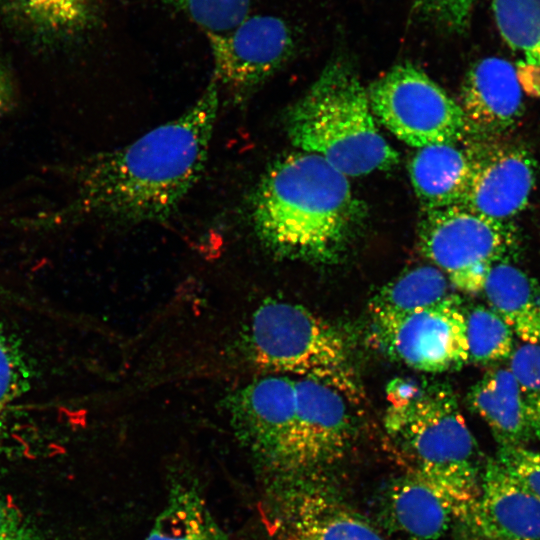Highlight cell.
I'll list each match as a JSON object with an SVG mask.
<instances>
[{
  "label": "cell",
  "instance_id": "obj_29",
  "mask_svg": "<svg viewBox=\"0 0 540 540\" xmlns=\"http://www.w3.org/2000/svg\"><path fill=\"white\" fill-rule=\"evenodd\" d=\"M21 372L16 351L5 336L0 333V415L20 391Z\"/></svg>",
  "mask_w": 540,
  "mask_h": 540
},
{
  "label": "cell",
  "instance_id": "obj_18",
  "mask_svg": "<svg viewBox=\"0 0 540 540\" xmlns=\"http://www.w3.org/2000/svg\"><path fill=\"white\" fill-rule=\"evenodd\" d=\"M409 176L423 211L461 205L469 177V159L458 143L419 148Z\"/></svg>",
  "mask_w": 540,
  "mask_h": 540
},
{
  "label": "cell",
  "instance_id": "obj_25",
  "mask_svg": "<svg viewBox=\"0 0 540 540\" xmlns=\"http://www.w3.org/2000/svg\"><path fill=\"white\" fill-rule=\"evenodd\" d=\"M208 35L229 32L248 15L251 0H162Z\"/></svg>",
  "mask_w": 540,
  "mask_h": 540
},
{
  "label": "cell",
  "instance_id": "obj_28",
  "mask_svg": "<svg viewBox=\"0 0 540 540\" xmlns=\"http://www.w3.org/2000/svg\"><path fill=\"white\" fill-rule=\"evenodd\" d=\"M476 0H416L418 11L437 27L451 33L464 32Z\"/></svg>",
  "mask_w": 540,
  "mask_h": 540
},
{
  "label": "cell",
  "instance_id": "obj_16",
  "mask_svg": "<svg viewBox=\"0 0 540 540\" xmlns=\"http://www.w3.org/2000/svg\"><path fill=\"white\" fill-rule=\"evenodd\" d=\"M380 510L388 527L410 540H438L463 516L447 493L412 471L386 486Z\"/></svg>",
  "mask_w": 540,
  "mask_h": 540
},
{
  "label": "cell",
  "instance_id": "obj_9",
  "mask_svg": "<svg viewBox=\"0 0 540 540\" xmlns=\"http://www.w3.org/2000/svg\"><path fill=\"white\" fill-rule=\"evenodd\" d=\"M233 429L265 483L286 475L297 410L295 377L270 374L228 400Z\"/></svg>",
  "mask_w": 540,
  "mask_h": 540
},
{
  "label": "cell",
  "instance_id": "obj_5",
  "mask_svg": "<svg viewBox=\"0 0 540 540\" xmlns=\"http://www.w3.org/2000/svg\"><path fill=\"white\" fill-rule=\"evenodd\" d=\"M248 348L257 366L272 374L313 378L360 396L344 336L302 305L270 300L253 314Z\"/></svg>",
  "mask_w": 540,
  "mask_h": 540
},
{
  "label": "cell",
  "instance_id": "obj_31",
  "mask_svg": "<svg viewBox=\"0 0 540 540\" xmlns=\"http://www.w3.org/2000/svg\"><path fill=\"white\" fill-rule=\"evenodd\" d=\"M16 101V87L12 75L0 58V117L8 113Z\"/></svg>",
  "mask_w": 540,
  "mask_h": 540
},
{
  "label": "cell",
  "instance_id": "obj_4",
  "mask_svg": "<svg viewBox=\"0 0 540 540\" xmlns=\"http://www.w3.org/2000/svg\"><path fill=\"white\" fill-rule=\"evenodd\" d=\"M286 131L298 150L325 159L347 177L385 171L399 153L381 135L368 93L344 57L328 62L285 116Z\"/></svg>",
  "mask_w": 540,
  "mask_h": 540
},
{
  "label": "cell",
  "instance_id": "obj_21",
  "mask_svg": "<svg viewBox=\"0 0 540 540\" xmlns=\"http://www.w3.org/2000/svg\"><path fill=\"white\" fill-rule=\"evenodd\" d=\"M498 30L518 55L523 88L540 98V0H493Z\"/></svg>",
  "mask_w": 540,
  "mask_h": 540
},
{
  "label": "cell",
  "instance_id": "obj_17",
  "mask_svg": "<svg viewBox=\"0 0 540 540\" xmlns=\"http://www.w3.org/2000/svg\"><path fill=\"white\" fill-rule=\"evenodd\" d=\"M144 540H230L196 476H169L164 505Z\"/></svg>",
  "mask_w": 540,
  "mask_h": 540
},
{
  "label": "cell",
  "instance_id": "obj_7",
  "mask_svg": "<svg viewBox=\"0 0 540 540\" xmlns=\"http://www.w3.org/2000/svg\"><path fill=\"white\" fill-rule=\"evenodd\" d=\"M367 93L375 119L410 146L458 143L467 137L459 103L412 63L395 65Z\"/></svg>",
  "mask_w": 540,
  "mask_h": 540
},
{
  "label": "cell",
  "instance_id": "obj_2",
  "mask_svg": "<svg viewBox=\"0 0 540 540\" xmlns=\"http://www.w3.org/2000/svg\"><path fill=\"white\" fill-rule=\"evenodd\" d=\"M260 242L281 258L336 262L366 218L348 177L317 154L301 150L277 157L262 174L250 202Z\"/></svg>",
  "mask_w": 540,
  "mask_h": 540
},
{
  "label": "cell",
  "instance_id": "obj_27",
  "mask_svg": "<svg viewBox=\"0 0 540 540\" xmlns=\"http://www.w3.org/2000/svg\"><path fill=\"white\" fill-rule=\"evenodd\" d=\"M495 458L521 485L540 500V452L525 445L498 446Z\"/></svg>",
  "mask_w": 540,
  "mask_h": 540
},
{
  "label": "cell",
  "instance_id": "obj_10",
  "mask_svg": "<svg viewBox=\"0 0 540 540\" xmlns=\"http://www.w3.org/2000/svg\"><path fill=\"white\" fill-rule=\"evenodd\" d=\"M383 350L418 371L442 373L469 361L466 313L457 296L412 313L372 317Z\"/></svg>",
  "mask_w": 540,
  "mask_h": 540
},
{
  "label": "cell",
  "instance_id": "obj_13",
  "mask_svg": "<svg viewBox=\"0 0 540 540\" xmlns=\"http://www.w3.org/2000/svg\"><path fill=\"white\" fill-rule=\"evenodd\" d=\"M465 148L469 177L461 205L493 221L511 223L527 206L534 189L531 154L503 137L471 138Z\"/></svg>",
  "mask_w": 540,
  "mask_h": 540
},
{
  "label": "cell",
  "instance_id": "obj_24",
  "mask_svg": "<svg viewBox=\"0 0 540 540\" xmlns=\"http://www.w3.org/2000/svg\"><path fill=\"white\" fill-rule=\"evenodd\" d=\"M469 360L487 364L511 357L513 332L490 307L478 305L466 313Z\"/></svg>",
  "mask_w": 540,
  "mask_h": 540
},
{
  "label": "cell",
  "instance_id": "obj_23",
  "mask_svg": "<svg viewBox=\"0 0 540 540\" xmlns=\"http://www.w3.org/2000/svg\"><path fill=\"white\" fill-rule=\"evenodd\" d=\"M20 16L38 33L69 36L92 19L93 0H11Z\"/></svg>",
  "mask_w": 540,
  "mask_h": 540
},
{
  "label": "cell",
  "instance_id": "obj_3",
  "mask_svg": "<svg viewBox=\"0 0 540 540\" xmlns=\"http://www.w3.org/2000/svg\"><path fill=\"white\" fill-rule=\"evenodd\" d=\"M387 398L383 424L391 446L408 471L447 493L463 518L479 495L483 467L454 392L439 383L397 379Z\"/></svg>",
  "mask_w": 540,
  "mask_h": 540
},
{
  "label": "cell",
  "instance_id": "obj_11",
  "mask_svg": "<svg viewBox=\"0 0 540 540\" xmlns=\"http://www.w3.org/2000/svg\"><path fill=\"white\" fill-rule=\"evenodd\" d=\"M295 383L297 410L290 457L286 475L279 480L320 475L344 458L356 432L352 401L344 393L313 378H295Z\"/></svg>",
  "mask_w": 540,
  "mask_h": 540
},
{
  "label": "cell",
  "instance_id": "obj_20",
  "mask_svg": "<svg viewBox=\"0 0 540 540\" xmlns=\"http://www.w3.org/2000/svg\"><path fill=\"white\" fill-rule=\"evenodd\" d=\"M468 403L487 424L498 446L525 445L533 438L518 384L509 368L485 374L471 388Z\"/></svg>",
  "mask_w": 540,
  "mask_h": 540
},
{
  "label": "cell",
  "instance_id": "obj_6",
  "mask_svg": "<svg viewBox=\"0 0 540 540\" xmlns=\"http://www.w3.org/2000/svg\"><path fill=\"white\" fill-rule=\"evenodd\" d=\"M418 245L454 287L477 293L492 267L515 253L518 236L512 222L493 221L454 205L423 212Z\"/></svg>",
  "mask_w": 540,
  "mask_h": 540
},
{
  "label": "cell",
  "instance_id": "obj_14",
  "mask_svg": "<svg viewBox=\"0 0 540 540\" xmlns=\"http://www.w3.org/2000/svg\"><path fill=\"white\" fill-rule=\"evenodd\" d=\"M455 526L465 540H540V500L490 458L477 500Z\"/></svg>",
  "mask_w": 540,
  "mask_h": 540
},
{
  "label": "cell",
  "instance_id": "obj_19",
  "mask_svg": "<svg viewBox=\"0 0 540 540\" xmlns=\"http://www.w3.org/2000/svg\"><path fill=\"white\" fill-rule=\"evenodd\" d=\"M489 307L523 343L540 344V285L510 261L488 273L483 289Z\"/></svg>",
  "mask_w": 540,
  "mask_h": 540
},
{
  "label": "cell",
  "instance_id": "obj_12",
  "mask_svg": "<svg viewBox=\"0 0 540 540\" xmlns=\"http://www.w3.org/2000/svg\"><path fill=\"white\" fill-rule=\"evenodd\" d=\"M214 77L237 102L244 101L292 56L295 40L287 23L273 15L247 16L229 32L208 35Z\"/></svg>",
  "mask_w": 540,
  "mask_h": 540
},
{
  "label": "cell",
  "instance_id": "obj_30",
  "mask_svg": "<svg viewBox=\"0 0 540 540\" xmlns=\"http://www.w3.org/2000/svg\"><path fill=\"white\" fill-rule=\"evenodd\" d=\"M0 540H42L21 512L0 497Z\"/></svg>",
  "mask_w": 540,
  "mask_h": 540
},
{
  "label": "cell",
  "instance_id": "obj_15",
  "mask_svg": "<svg viewBox=\"0 0 540 540\" xmlns=\"http://www.w3.org/2000/svg\"><path fill=\"white\" fill-rule=\"evenodd\" d=\"M459 105L467 136L473 139L504 137L523 112V86L517 68L500 57H486L467 71Z\"/></svg>",
  "mask_w": 540,
  "mask_h": 540
},
{
  "label": "cell",
  "instance_id": "obj_8",
  "mask_svg": "<svg viewBox=\"0 0 540 540\" xmlns=\"http://www.w3.org/2000/svg\"><path fill=\"white\" fill-rule=\"evenodd\" d=\"M266 492L275 540H387L320 475L275 481Z\"/></svg>",
  "mask_w": 540,
  "mask_h": 540
},
{
  "label": "cell",
  "instance_id": "obj_26",
  "mask_svg": "<svg viewBox=\"0 0 540 540\" xmlns=\"http://www.w3.org/2000/svg\"><path fill=\"white\" fill-rule=\"evenodd\" d=\"M510 358L532 437L540 441V344L523 343Z\"/></svg>",
  "mask_w": 540,
  "mask_h": 540
},
{
  "label": "cell",
  "instance_id": "obj_22",
  "mask_svg": "<svg viewBox=\"0 0 540 540\" xmlns=\"http://www.w3.org/2000/svg\"><path fill=\"white\" fill-rule=\"evenodd\" d=\"M450 281L437 267L423 265L405 271L384 285L369 303L372 317L412 313L453 296Z\"/></svg>",
  "mask_w": 540,
  "mask_h": 540
},
{
  "label": "cell",
  "instance_id": "obj_1",
  "mask_svg": "<svg viewBox=\"0 0 540 540\" xmlns=\"http://www.w3.org/2000/svg\"><path fill=\"white\" fill-rule=\"evenodd\" d=\"M218 106L219 85L212 79L179 117L88 159L68 202L42 220L47 225L88 217L167 220L203 173Z\"/></svg>",
  "mask_w": 540,
  "mask_h": 540
}]
</instances>
